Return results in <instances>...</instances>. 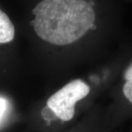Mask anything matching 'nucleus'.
I'll list each match as a JSON object with an SVG mask.
<instances>
[{
  "mask_svg": "<svg viewBox=\"0 0 132 132\" xmlns=\"http://www.w3.org/2000/svg\"><path fill=\"white\" fill-rule=\"evenodd\" d=\"M32 13L30 24L46 42L57 45L72 44L94 24L95 12L85 0H43Z\"/></svg>",
  "mask_w": 132,
  "mask_h": 132,
  "instance_id": "obj_1",
  "label": "nucleus"
},
{
  "mask_svg": "<svg viewBox=\"0 0 132 132\" xmlns=\"http://www.w3.org/2000/svg\"><path fill=\"white\" fill-rule=\"evenodd\" d=\"M89 92V86L82 80L72 81L48 99L47 106L57 118L68 121L75 114V104L86 97Z\"/></svg>",
  "mask_w": 132,
  "mask_h": 132,
  "instance_id": "obj_2",
  "label": "nucleus"
},
{
  "mask_svg": "<svg viewBox=\"0 0 132 132\" xmlns=\"http://www.w3.org/2000/svg\"><path fill=\"white\" fill-rule=\"evenodd\" d=\"M15 28L7 15L0 9V44L8 43L13 40Z\"/></svg>",
  "mask_w": 132,
  "mask_h": 132,
  "instance_id": "obj_3",
  "label": "nucleus"
},
{
  "mask_svg": "<svg viewBox=\"0 0 132 132\" xmlns=\"http://www.w3.org/2000/svg\"><path fill=\"white\" fill-rule=\"evenodd\" d=\"M123 94L130 102H132V81H127L123 86Z\"/></svg>",
  "mask_w": 132,
  "mask_h": 132,
  "instance_id": "obj_4",
  "label": "nucleus"
},
{
  "mask_svg": "<svg viewBox=\"0 0 132 132\" xmlns=\"http://www.w3.org/2000/svg\"><path fill=\"white\" fill-rule=\"evenodd\" d=\"M42 116L45 119H53L52 117V114H55V113L49 108L48 106H46L43 109L42 111Z\"/></svg>",
  "mask_w": 132,
  "mask_h": 132,
  "instance_id": "obj_5",
  "label": "nucleus"
},
{
  "mask_svg": "<svg viewBox=\"0 0 132 132\" xmlns=\"http://www.w3.org/2000/svg\"><path fill=\"white\" fill-rule=\"evenodd\" d=\"M125 78L127 80V81H132V67L131 65L127 70L125 74Z\"/></svg>",
  "mask_w": 132,
  "mask_h": 132,
  "instance_id": "obj_6",
  "label": "nucleus"
},
{
  "mask_svg": "<svg viewBox=\"0 0 132 132\" xmlns=\"http://www.w3.org/2000/svg\"><path fill=\"white\" fill-rule=\"evenodd\" d=\"M6 110V102L3 98H0V119Z\"/></svg>",
  "mask_w": 132,
  "mask_h": 132,
  "instance_id": "obj_7",
  "label": "nucleus"
},
{
  "mask_svg": "<svg viewBox=\"0 0 132 132\" xmlns=\"http://www.w3.org/2000/svg\"><path fill=\"white\" fill-rule=\"evenodd\" d=\"M96 28V26L94 24H93V25H92V26H91V28H90V29H95Z\"/></svg>",
  "mask_w": 132,
  "mask_h": 132,
  "instance_id": "obj_8",
  "label": "nucleus"
}]
</instances>
